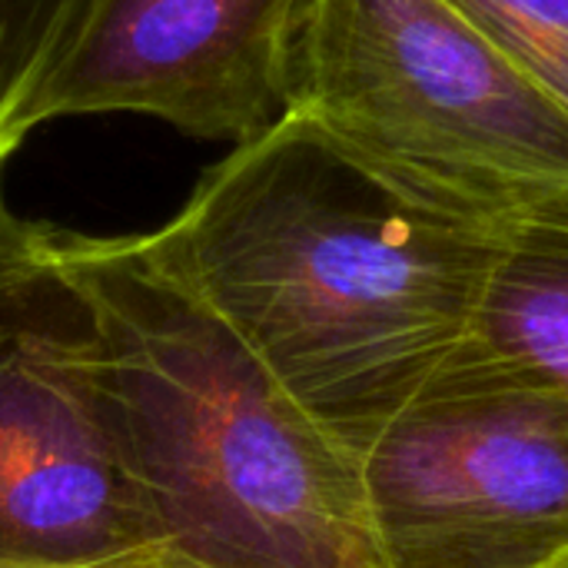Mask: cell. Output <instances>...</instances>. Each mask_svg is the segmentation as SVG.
<instances>
[{"label": "cell", "instance_id": "obj_1", "mask_svg": "<svg viewBox=\"0 0 568 568\" xmlns=\"http://www.w3.org/2000/svg\"><path fill=\"white\" fill-rule=\"evenodd\" d=\"M506 230L416 203L286 110L140 240L363 459L476 336Z\"/></svg>", "mask_w": 568, "mask_h": 568}, {"label": "cell", "instance_id": "obj_2", "mask_svg": "<svg viewBox=\"0 0 568 568\" xmlns=\"http://www.w3.org/2000/svg\"><path fill=\"white\" fill-rule=\"evenodd\" d=\"M103 333V413L143 523L133 568H386L339 446L140 236L63 230Z\"/></svg>", "mask_w": 568, "mask_h": 568}, {"label": "cell", "instance_id": "obj_3", "mask_svg": "<svg viewBox=\"0 0 568 568\" xmlns=\"http://www.w3.org/2000/svg\"><path fill=\"white\" fill-rule=\"evenodd\" d=\"M290 110L459 220L513 226L568 196V110L446 0H313Z\"/></svg>", "mask_w": 568, "mask_h": 568}, {"label": "cell", "instance_id": "obj_4", "mask_svg": "<svg viewBox=\"0 0 568 568\" xmlns=\"http://www.w3.org/2000/svg\"><path fill=\"white\" fill-rule=\"evenodd\" d=\"M386 568L568 559V396L476 336L363 456Z\"/></svg>", "mask_w": 568, "mask_h": 568}, {"label": "cell", "instance_id": "obj_5", "mask_svg": "<svg viewBox=\"0 0 568 568\" xmlns=\"http://www.w3.org/2000/svg\"><path fill=\"white\" fill-rule=\"evenodd\" d=\"M103 333L63 230L0 200V568H133L143 523L103 413Z\"/></svg>", "mask_w": 568, "mask_h": 568}, {"label": "cell", "instance_id": "obj_6", "mask_svg": "<svg viewBox=\"0 0 568 568\" xmlns=\"http://www.w3.org/2000/svg\"><path fill=\"white\" fill-rule=\"evenodd\" d=\"M313 0H90L87 17L20 113H140L200 140L246 143L290 110Z\"/></svg>", "mask_w": 568, "mask_h": 568}, {"label": "cell", "instance_id": "obj_7", "mask_svg": "<svg viewBox=\"0 0 568 568\" xmlns=\"http://www.w3.org/2000/svg\"><path fill=\"white\" fill-rule=\"evenodd\" d=\"M476 339L568 396V196L506 230Z\"/></svg>", "mask_w": 568, "mask_h": 568}, {"label": "cell", "instance_id": "obj_8", "mask_svg": "<svg viewBox=\"0 0 568 568\" xmlns=\"http://www.w3.org/2000/svg\"><path fill=\"white\" fill-rule=\"evenodd\" d=\"M90 0H0V166L27 140L20 113L77 37Z\"/></svg>", "mask_w": 568, "mask_h": 568}, {"label": "cell", "instance_id": "obj_9", "mask_svg": "<svg viewBox=\"0 0 568 568\" xmlns=\"http://www.w3.org/2000/svg\"><path fill=\"white\" fill-rule=\"evenodd\" d=\"M568 110V0H446Z\"/></svg>", "mask_w": 568, "mask_h": 568}, {"label": "cell", "instance_id": "obj_10", "mask_svg": "<svg viewBox=\"0 0 568 568\" xmlns=\"http://www.w3.org/2000/svg\"><path fill=\"white\" fill-rule=\"evenodd\" d=\"M556 568H568V559H566V562H559V566H556Z\"/></svg>", "mask_w": 568, "mask_h": 568}]
</instances>
